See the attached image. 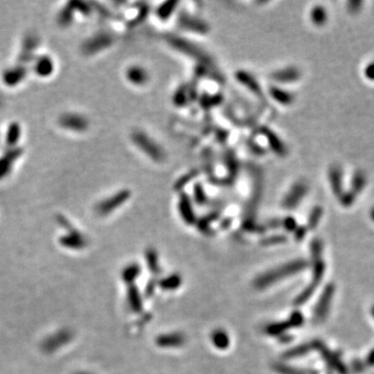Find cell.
<instances>
[{"label":"cell","instance_id":"obj_1","mask_svg":"<svg viewBox=\"0 0 374 374\" xmlns=\"http://www.w3.org/2000/svg\"><path fill=\"white\" fill-rule=\"evenodd\" d=\"M307 266H308V262L302 259L288 262L282 266L275 268V270L267 272L257 278L254 282V286L257 289H260V290L265 289L267 287L276 284L280 280H284L286 278L296 275L297 273L302 272Z\"/></svg>","mask_w":374,"mask_h":374},{"label":"cell","instance_id":"obj_2","mask_svg":"<svg viewBox=\"0 0 374 374\" xmlns=\"http://www.w3.org/2000/svg\"><path fill=\"white\" fill-rule=\"evenodd\" d=\"M131 139L132 143L153 161L162 162L166 160V152L146 132L134 130L131 133Z\"/></svg>","mask_w":374,"mask_h":374},{"label":"cell","instance_id":"obj_3","mask_svg":"<svg viewBox=\"0 0 374 374\" xmlns=\"http://www.w3.org/2000/svg\"><path fill=\"white\" fill-rule=\"evenodd\" d=\"M114 39L107 31H99L87 39L81 45V52L87 56L95 55L101 51L109 48L113 44Z\"/></svg>","mask_w":374,"mask_h":374},{"label":"cell","instance_id":"obj_4","mask_svg":"<svg viewBox=\"0 0 374 374\" xmlns=\"http://www.w3.org/2000/svg\"><path fill=\"white\" fill-rule=\"evenodd\" d=\"M169 43L175 49L193 57L197 62H201L203 64L210 63V57L207 55V53L204 52L200 47L189 42L188 40L179 37H169Z\"/></svg>","mask_w":374,"mask_h":374},{"label":"cell","instance_id":"obj_5","mask_svg":"<svg viewBox=\"0 0 374 374\" xmlns=\"http://www.w3.org/2000/svg\"><path fill=\"white\" fill-rule=\"evenodd\" d=\"M131 196V192L129 189H122L118 192L111 194L110 196L104 198L103 201L99 202L96 206V212L99 215H107L113 212L114 210L121 207L123 204H125L129 197Z\"/></svg>","mask_w":374,"mask_h":374},{"label":"cell","instance_id":"obj_6","mask_svg":"<svg viewBox=\"0 0 374 374\" xmlns=\"http://www.w3.org/2000/svg\"><path fill=\"white\" fill-rule=\"evenodd\" d=\"M58 124L64 129L72 132H85L90 127L89 119L78 112L63 113L58 119Z\"/></svg>","mask_w":374,"mask_h":374},{"label":"cell","instance_id":"obj_7","mask_svg":"<svg viewBox=\"0 0 374 374\" xmlns=\"http://www.w3.org/2000/svg\"><path fill=\"white\" fill-rule=\"evenodd\" d=\"M72 339V332L64 329L44 339V341L41 344V348L45 354H53L61 347L71 342Z\"/></svg>","mask_w":374,"mask_h":374},{"label":"cell","instance_id":"obj_8","mask_svg":"<svg viewBox=\"0 0 374 374\" xmlns=\"http://www.w3.org/2000/svg\"><path fill=\"white\" fill-rule=\"evenodd\" d=\"M324 271H325V266H324V263L321 261V260H316V262H315L314 264V267H313V278H312V282L311 284L306 287L305 289H303V291L301 292V293L295 298L294 300V303L296 306H300V305H303L313 294L314 290L317 288V286L319 285L320 280L323 277V274H324Z\"/></svg>","mask_w":374,"mask_h":374},{"label":"cell","instance_id":"obj_9","mask_svg":"<svg viewBox=\"0 0 374 374\" xmlns=\"http://www.w3.org/2000/svg\"><path fill=\"white\" fill-rule=\"evenodd\" d=\"M309 187L306 182L303 181H297L295 182L288 193L285 195L283 200V207L287 210H293L295 209L303 200V197L308 193Z\"/></svg>","mask_w":374,"mask_h":374},{"label":"cell","instance_id":"obj_10","mask_svg":"<svg viewBox=\"0 0 374 374\" xmlns=\"http://www.w3.org/2000/svg\"><path fill=\"white\" fill-rule=\"evenodd\" d=\"M23 155V149L20 147L10 148L0 156V180H3L10 174L17 160Z\"/></svg>","mask_w":374,"mask_h":374},{"label":"cell","instance_id":"obj_11","mask_svg":"<svg viewBox=\"0 0 374 374\" xmlns=\"http://www.w3.org/2000/svg\"><path fill=\"white\" fill-rule=\"evenodd\" d=\"M40 45V40L37 34L28 33L27 36L23 40L21 53L19 55V60L21 63H29L34 60V52L37 51L38 47Z\"/></svg>","mask_w":374,"mask_h":374},{"label":"cell","instance_id":"obj_12","mask_svg":"<svg viewBox=\"0 0 374 374\" xmlns=\"http://www.w3.org/2000/svg\"><path fill=\"white\" fill-rule=\"evenodd\" d=\"M178 22L182 28H185L187 30H190L196 33H200V34H205L210 29L209 25L203 20L190 16L187 13H181L179 15Z\"/></svg>","mask_w":374,"mask_h":374},{"label":"cell","instance_id":"obj_13","mask_svg":"<svg viewBox=\"0 0 374 374\" xmlns=\"http://www.w3.org/2000/svg\"><path fill=\"white\" fill-rule=\"evenodd\" d=\"M27 76V69L24 66H16L6 69L2 74V80L6 87H16Z\"/></svg>","mask_w":374,"mask_h":374},{"label":"cell","instance_id":"obj_14","mask_svg":"<svg viewBox=\"0 0 374 374\" xmlns=\"http://www.w3.org/2000/svg\"><path fill=\"white\" fill-rule=\"evenodd\" d=\"M261 133L267 139L268 146L271 147L274 153H276L279 156H285L287 154V148L285 144L282 142V139L279 137V135L271 129V128L262 127Z\"/></svg>","mask_w":374,"mask_h":374},{"label":"cell","instance_id":"obj_15","mask_svg":"<svg viewBox=\"0 0 374 374\" xmlns=\"http://www.w3.org/2000/svg\"><path fill=\"white\" fill-rule=\"evenodd\" d=\"M179 212L182 217V219L185 221L187 225H194L196 218L194 214V210L192 208L191 200L188 196V194H186L185 192L180 194L179 197Z\"/></svg>","mask_w":374,"mask_h":374},{"label":"cell","instance_id":"obj_16","mask_svg":"<svg viewBox=\"0 0 374 374\" xmlns=\"http://www.w3.org/2000/svg\"><path fill=\"white\" fill-rule=\"evenodd\" d=\"M333 293H334V287L330 285L325 288L322 295L320 296L316 309H315V315H314L315 319H316L317 321H322L326 317V314L330 309V303H331Z\"/></svg>","mask_w":374,"mask_h":374},{"label":"cell","instance_id":"obj_17","mask_svg":"<svg viewBox=\"0 0 374 374\" xmlns=\"http://www.w3.org/2000/svg\"><path fill=\"white\" fill-rule=\"evenodd\" d=\"M329 182L333 193L340 197L344 192L343 188V172L338 165H334L329 170Z\"/></svg>","mask_w":374,"mask_h":374},{"label":"cell","instance_id":"obj_18","mask_svg":"<svg viewBox=\"0 0 374 374\" xmlns=\"http://www.w3.org/2000/svg\"><path fill=\"white\" fill-rule=\"evenodd\" d=\"M301 76L299 70L295 67H288L284 69L277 70L271 74V78L277 83L286 84V83H294L297 81Z\"/></svg>","mask_w":374,"mask_h":374},{"label":"cell","instance_id":"obj_19","mask_svg":"<svg viewBox=\"0 0 374 374\" xmlns=\"http://www.w3.org/2000/svg\"><path fill=\"white\" fill-rule=\"evenodd\" d=\"M60 243L67 249L81 250L87 245V239L78 231L72 230L69 231L68 234L61 238Z\"/></svg>","mask_w":374,"mask_h":374},{"label":"cell","instance_id":"obj_20","mask_svg":"<svg viewBox=\"0 0 374 374\" xmlns=\"http://www.w3.org/2000/svg\"><path fill=\"white\" fill-rule=\"evenodd\" d=\"M126 78L131 85L136 87H142L148 83L149 74L146 69L135 65L127 69Z\"/></svg>","mask_w":374,"mask_h":374},{"label":"cell","instance_id":"obj_21","mask_svg":"<svg viewBox=\"0 0 374 374\" xmlns=\"http://www.w3.org/2000/svg\"><path fill=\"white\" fill-rule=\"evenodd\" d=\"M235 76L241 85H243L245 88L249 89L252 93L255 94V95L262 96V94H263L262 88L252 74H250L249 72L242 71V70H239V71L236 72Z\"/></svg>","mask_w":374,"mask_h":374},{"label":"cell","instance_id":"obj_22","mask_svg":"<svg viewBox=\"0 0 374 374\" xmlns=\"http://www.w3.org/2000/svg\"><path fill=\"white\" fill-rule=\"evenodd\" d=\"M33 70L40 77H48L54 71L53 60L48 55H42L36 58Z\"/></svg>","mask_w":374,"mask_h":374},{"label":"cell","instance_id":"obj_23","mask_svg":"<svg viewBox=\"0 0 374 374\" xmlns=\"http://www.w3.org/2000/svg\"><path fill=\"white\" fill-rule=\"evenodd\" d=\"M21 133L22 130L19 123L14 122L8 125L4 137V143L8 149L18 147V143L21 138Z\"/></svg>","mask_w":374,"mask_h":374},{"label":"cell","instance_id":"obj_24","mask_svg":"<svg viewBox=\"0 0 374 374\" xmlns=\"http://www.w3.org/2000/svg\"><path fill=\"white\" fill-rule=\"evenodd\" d=\"M185 337L181 334H166L156 339V344L160 347H178L184 344Z\"/></svg>","mask_w":374,"mask_h":374},{"label":"cell","instance_id":"obj_25","mask_svg":"<svg viewBox=\"0 0 374 374\" xmlns=\"http://www.w3.org/2000/svg\"><path fill=\"white\" fill-rule=\"evenodd\" d=\"M127 296H128V302H129V306L133 312L139 313L143 311V300H142V297H140L139 291L136 288V286L134 285L128 286Z\"/></svg>","mask_w":374,"mask_h":374},{"label":"cell","instance_id":"obj_26","mask_svg":"<svg viewBox=\"0 0 374 374\" xmlns=\"http://www.w3.org/2000/svg\"><path fill=\"white\" fill-rule=\"evenodd\" d=\"M270 94L273 99H275L278 103L282 105H290L294 101L293 94H291L286 90H283L279 87H272L270 89Z\"/></svg>","mask_w":374,"mask_h":374},{"label":"cell","instance_id":"obj_27","mask_svg":"<svg viewBox=\"0 0 374 374\" xmlns=\"http://www.w3.org/2000/svg\"><path fill=\"white\" fill-rule=\"evenodd\" d=\"M367 185V176L366 174L363 171H357L355 172L353 179H352V184H350V191H352L356 196L359 195L362 191L364 190V188Z\"/></svg>","mask_w":374,"mask_h":374},{"label":"cell","instance_id":"obj_28","mask_svg":"<svg viewBox=\"0 0 374 374\" xmlns=\"http://www.w3.org/2000/svg\"><path fill=\"white\" fill-rule=\"evenodd\" d=\"M294 327L290 319L282 322H277V323H272L270 325H267L265 327V333L270 336H282L287 332L288 330Z\"/></svg>","mask_w":374,"mask_h":374},{"label":"cell","instance_id":"obj_29","mask_svg":"<svg viewBox=\"0 0 374 374\" xmlns=\"http://www.w3.org/2000/svg\"><path fill=\"white\" fill-rule=\"evenodd\" d=\"M74 13H75V10L73 6L71 5V3L69 2L68 4H66L57 16L58 25L63 27L70 26V24H71L74 20Z\"/></svg>","mask_w":374,"mask_h":374},{"label":"cell","instance_id":"obj_30","mask_svg":"<svg viewBox=\"0 0 374 374\" xmlns=\"http://www.w3.org/2000/svg\"><path fill=\"white\" fill-rule=\"evenodd\" d=\"M318 344L319 343L316 342V343H311V344H301V345H298V346H296L294 348L289 349L288 352H286L283 355V357L285 359H295V358H298V357H301V356H305L308 353H310L312 349L317 348Z\"/></svg>","mask_w":374,"mask_h":374},{"label":"cell","instance_id":"obj_31","mask_svg":"<svg viewBox=\"0 0 374 374\" xmlns=\"http://www.w3.org/2000/svg\"><path fill=\"white\" fill-rule=\"evenodd\" d=\"M327 19H329V15L322 5L314 6L311 10V21L315 26H323L327 22Z\"/></svg>","mask_w":374,"mask_h":374},{"label":"cell","instance_id":"obj_32","mask_svg":"<svg viewBox=\"0 0 374 374\" xmlns=\"http://www.w3.org/2000/svg\"><path fill=\"white\" fill-rule=\"evenodd\" d=\"M140 274V267L138 264H130L126 266L122 272V279L128 285H133L134 280L138 278Z\"/></svg>","mask_w":374,"mask_h":374},{"label":"cell","instance_id":"obj_33","mask_svg":"<svg viewBox=\"0 0 374 374\" xmlns=\"http://www.w3.org/2000/svg\"><path fill=\"white\" fill-rule=\"evenodd\" d=\"M178 4H179V2L175 1V0H172V1L163 2L156 10L157 17L161 20H168L172 16V14L174 13L175 9H176Z\"/></svg>","mask_w":374,"mask_h":374},{"label":"cell","instance_id":"obj_34","mask_svg":"<svg viewBox=\"0 0 374 374\" xmlns=\"http://www.w3.org/2000/svg\"><path fill=\"white\" fill-rule=\"evenodd\" d=\"M212 343L218 349H226L230 345V338L228 334L223 330H216L211 336Z\"/></svg>","mask_w":374,"mask_h":374},{"label":"cell","instance_id":"obj_35","mask_svg":"<svg viewBox=\"0 0 374 374\" xmlns=\"http://www.w3.org/2000/svg\"><path fill=\"white\" fill-rule=\"evenodd\" d=\"M158 284L165 290H175L181 285V277L178 275H172L159 280Z\"/></svg>","mask_w":374,"mask_h":374},{"label":"cell","instance_id":"obj_36","mask_svg":"<svg viewBox=\"0 0 374 374\" xmlns=\"http://www.w3.org/2000/svg\"><path fill=\"white\" fill-rule=\"evenodd\" d=\"M146 261L149 270L153 273L157 274L159 273L160 268H159V261H158V255L155 250L153 249H149L146 253Z\"/></svg>","mask_w":374,"mask_h":374},{"label":"cell","instance_id":"obj_37","mask_svg":"<svg viewBox=\"0 0 374 374\" xmlns=\"http://www.w3.org/2000/svg\"><path fill=\"white\" fill-rule=\"evenodd\" d=\"M323 214V209L321 206H315L312 211L310 212L309 219H308V229L314 230L319 224V221L321 219V216Z\"/></svg>","mask_w":374,"mask_h":374},{"label":"cell","instance_id":"obj_38","mask_svg":"<svg viewBox=\"0 0 374 374\" xmlns=\"http://www.w3.org/2000/svg\"><path fill=\"white\" fill-rule=\"evenodd\" d=\"M198 175V171L197 170H192L188 173H186L185 175H183L182 177H180L177 182L175 183L174 185V188L176 190H181L183 187H185L187 184H188L190 181H192L194 178H196V176Z\"/></svg>","mask_w":374,"mask_h":374},{"label":"cell","instance_id":"obj_39","mask_svg":"<svg viewBox=\"0 0 374 374\" xmlns=\"http://www.w3.org/2000/svg\"><path fill=\"white\" fill-rule=\"evenodd\" d=\"M187 101H188V92H187V89L185 87L182 86L176 92H175L173 102L175 105H176V106L181 107L186 105Z\"/></svg>","mask_w":374,"mask_h":374},{"label":"cell","instance_id":"obj_40","mask_svg":"<svg viewBox=\"0 0 374 374\" xmlns=\"http://www.w3.org/2000/svg\"><path fill=\"white\" fill-rule=\"evenodd\" d=\"M193 197L197 205H204L207 202V195L202 184H195L193 187Z\"/></svg>","mask_w":374,"mask_h":374},{"label":"cell","instance_id":"obj_41","mask_svg":"<svg viewBox=\"0 0 374 374\" xmlns=\"http://www.w3.org/2000/svg\"><path fill=\"white\" fill-rule=\"evenodd\" d=\"M227 166H228V170L231 176L236 177L238 173V162H237L235 155L230 153L227 156Z\"/></svg>","mask_w":374,"mask_h":374},{"label":"cell","instance_id":"obj_42","mask_svg":"<svg viewBox=\"0 0 374 374\" xmlns=\"http://www.w3.org/2000/svg\"><path fill=\"white\" fill-rule=\"evenodd\" d=\"M274 369L280 374H305L302 371H299L298 369L292 368L284 364H275Z\"/></svg>","mask_w":374,"mask_h":374},{"label":"cell","instance_id":"obj_43","mask_svg":"<svg viewBox=\"0 0 374 374\" xmlns=\"http://www.w3.org/2000/svg\"><path fill=\"white\" fill-rule=\"evenodd\" d=\"M339 200H340V203L344 207H350V206H352L355 203V201H356V195L352 191H350V190L344 191L341 194V196L339 197Z\"/></svg>","mask_w":374,"mask_h":374},{"label":"cell","instance_id":"obj_44","mask_svg":"<svg viewBox=\"0 0 374 374\" xmlns=\"http://www.w3.org/2000/svg\"><path fill=\"white\" fill-rule=\"evenodd\" d=\"M223 98H221L220 95H214V96H208L204 97L202 99V105L204 107H212L215 106V105H218Z\"/></svg>","mask_w":374,"mask_h":374},{"label":"cell","instance_id":"obj_45","mask_svg":"<svg viewBox=\"0 0 374 374\" xmlns=\"http://www.w3.org/2000/svg\"><path fill=\"white\" fill-rule=\"evenodd\" d=\"M286 241H287L286 236H284V235H275V236H271V237L263 239L261 241V243L263 245H276V244L284 243Z\"/></svg>","mask_w":374,"mask_h":374},{"label":"cell","instance_id":"obj_46","mask_svg":"<svg viewBox=\"0 0 374 374\" xmlns=\"http://www.w3.org/2000/svg\"><path fill=\"white\" fill-rule=\"evenodd\" d=\"M322 251V243L319 239H314L311 244V252L314 259L318 260L320 258V254Z\"/></svg>","mask_w":374,"mask_h":374},{"label":"cell","instance_id":"obj_47","mask_svg":"<svg viewBox=\"0 0 374 374\" xmlns=\"http://www.w3.org/2000/svg\"><path fill=\"white\" fill-rule=\"evenodd\" d=\"M364 2L359 1V0H353V1L347 2V10L350 14H358L363 8Z\"/></svg>","mask_w":374,"mask_h":374},{"label":"cell","instance_id":"obj_48","mask_svg":"<svg viewBox=\"0 0 374 374\" xmlns=\"http://www.w3.org/2000/svg\"><path fill=\"white\" fill-rule=\"evenodd\" d=\"M282 226H283L287 231H289V232H293V231H295V229L297 228V223H296V220H295L293 217L288 216V217H286V218H284V219L282 220Z\"/></svg>","mask_w":374,"mask_h":374},{"label":"cell","instance_id":"obj_49","mask_svg":"<svg viewBox=\"0 0 374 374\" xmlns=\"http://www.w3.org/2000/svg\"><path fill=\"white\" fill-rule=\"evenodd\" d=\"M364 75H365V77L368 80L374 81V62L369 63L365 67V69H364Z\"/></svg>","mask_w":374,"mask_h":374},{"label":"cell","instance_id":"obj_50","mask_svg":"<svg viewBox=\"0 0 374 374\" xmlns=\"http://www.w3.org/2000/svg\"><path fill=\"white\" fill-rule=\"evenodd\" d=\"M147 15H148V7H142V9H139V13L137 14L136 18L131 21L130 24H138V23H140L146 19Z\"/></svg>","mask_w":374,"mask_h":374},{"label":"cell","instance_id":"obj_51","mask_svg":"<svg viewBox=\"0 0 374 374\" xmlns=\"http://www.w3.org/2000/svg\"><path fill=\"white\" fill-rule=\"evenodd\" d=\"M306 233H307V228L306 227H297L294 231V236H295V239L296 240H301L303 237L306 236Z\"/></svg>","mask_w":374,"mask_h":374},{"label":"cell","instance_id":"obj_52","mask_svg":"<svg viewBox=\"0 0 374 374\" xmlns=\"http://www.w3.org/2000/svg\"><path fill=\"white\" fill-rule=\"evenodd\" d=\"M154 289H155V283L153 282V280H151V282H149V284L146 287V294L148 296L152 295V294H153V292H154Z\"/></svg>","mask_w":374,"mask_h":374},{"label":"cell","instance_id":"obj_53","mask_svg":"<svg viewBox=\"0 0 374 374\" xmlns=\"http://www.w3.org/2000/svg\"><path fill=\"white\" fill-rule=\"evenodd\" d=\"M280 226H282V221H280L278 219H274V220H271L270 223L267 224L266 227H270V228H279Z\"/></svg>","mask_w":374,"mask_h":374},{"label":"cell","instance_id":"obj_54","mask_svg":"<svg viewBox=\"0 0 374 374\" xmlns=\"http://www.w3.org/2000/svg\"><path fill=\"white\" fill-rule=\"evenodd\" d=\"M291 339H292V337H291V336H285V335H283V336H282V338H280V340H282V341H280V342L288 343V342H290V341H291Z\"/></svg>","mask_w":374,"mask_h":374},{"label":"cell","instance_id":"obj_55","mask_svg":"<svg viewBox=\"0 0 374 374\" xmlns=\"http://www.w3.org/2000/svg\"><path fill=\"white\" fill-rule=\"evenodd\" d=\"M230 224H231V219L228 218V219L224 220L223 223H221V227H223V228H228L230 226Z\"/></svg>","mask_w":374,"mask_h":374},{"label":"cell","instance_id":"obj_56","mask_svg":"<svg viewBox=\"0 0 374 374\" xmlns=\"http://www.w3.org/2000/svg\"><path fill=\"white\" fill-rule=\"evenodd\" d=\"M370 217H371V219L374 221V207L372 208V210L370 211Z\"/></svg>","mask_w":374,"mask_h":374},{"label":"cell","instance_id":"obj_57","mask_svg":"<svg viewBox=\"0 0 374 374\" xmlns=\"http://www.w3.org/2000/svg\"><path fill=\"white\" fill-rule=\"evenodd\" d=\"M74 374H91V373H88V372H77V373H74Z\"/></svg>","mask_w":374,"mask_h":374},{"label":"cell","instance_id":"obj_58","mask_svg":"<svg viewBox=\"0 0 374 374\" xmlns=\"http://www.w3.org/2000/svg\"><path fill=\"white\" fill-rule=\"evenodd\" d=\"M2 103H3V101H2V98H1V97H0V107H1V106H2Z\"/></svg>","mask_w":374,"mask_h":374}]
</instances>
